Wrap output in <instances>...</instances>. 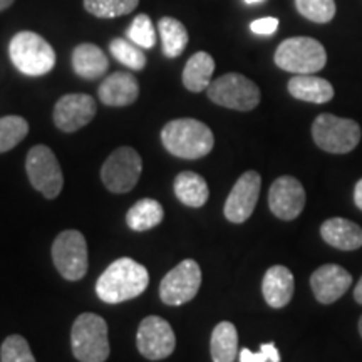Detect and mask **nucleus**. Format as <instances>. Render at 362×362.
Returning a JSON list of instances; mask_svg holds the SVG:
<instances>
[{
  "label": "nucleus",
  "mask_w": 362,
  "mask_h": 362,
  "mask_svg": "<svg viewBox=\"0 0 362 362\" xmlns=\"http://www.w3.org/2000/svg\"><path fill=\"white\" fill-rule=\"evenodd\" d=\"M110 51L116 61L121 64L129 67L133 71H141L146 66V56H144L143 49L136 45L133 40L126 39H115L111 40Z\"/></svg>",
  "instance_id": "obj_29"
},
{
  "label": "nucleus",
  "mask_w": 362,
  "mask_h": 362,
  "mask_svg": "<svg viewBox=\"0 0 362 362\" xmlns=\"http://www.w3.org/2000/svg\"><path fill=\"white\" fill-rule=\"evenodd\" d=\"M361 126L354 119L334 115H320L312 124V138L317 146L334 155L351 153L361 141Z\"/></svg>",
  "instance_id": "obj_6"
},
{
  "label": "nucleus",
  "mask_w": 362,
  "mask_h": 362,
  "mask_svg": "<svg viewBox=\"0 0 362 362\" xmlns=\"http://www.w3.org/2000/svg\"><path fill=\"white\" fill-rule=\"evenodd\" d=\"M359 332H361V337H362V317H361V320H359Z\"/></svg>",
  "instance_id": "obj_39"
},
{
  "label": "nucleus",
  "mask_w": 362,
  "mask_h": 362,
  "mask_svg": "<svg viewBox=\"0 0 362 362\" xmlns=\"http://www.w3.org/2000/svg\"><path fill=\"white\" fill-rule=\"evenodd\" d=\"M354 202H356L357 208H361L362 210V178L357 181V185L354 188Z\"/></svg>",
  "instance_id": "obj_35"
},
{
  "label": "nucleus",
  "mask_w": 362,
  "mask_h": 362,
  "mask_svg": "<svg viewBox=\"0 0 362 362\" xmlns=\"http://www.w3.org/2000/svg\"><path fill=\"white\" fill-rule=\"evenodd\" d=\"M327 52L319 40L312 37L285 39L275 51V64L292 74H314L324 69Z\"/></svg>",
  "instance_id": "obj_5"
},
{
  "label": "nucleus",
  "mask_w": 362,
  "mask_h": 362,
  "mask_svg": "<svg viewBox=\"0 0 362 362\" xmlns=\"http://www.w3.org/2000/svg\"><path fill=\"white\" fill-rule=\"evenodd\" d=\"M0 362H35L29 342L22 336H8L0 347Z\"/></svg>",
  "instance_id": "obj_32"
},
{
  "label": "nucleus",
  "mask_w": 362,
  "mask_h": 362,
  "mask_svg": "<svg viewBox=\"0 0 362 362\" xmlns=\"http://www.w3.org/2000/svg\"><path fill=\"white\" fill-rule=\"evenodd\" d=\"M96 101L89 94H66L54 106V124L64 133H74L96 116Z\"/></svg>",
  "instance_id": "obj_14"
},
{
  "label": "nucleus",
  "mask_w": 362,
  "mask_h": 362,
  "mask_svg": "<svg viewBox=\"0 0 362 362\" xmlns=\"http://www.w3.org/2000/svg\"><path fill=\"white\" fill-rule=\"evenodd\" d=\"M25 171L29 176L30 185L44 194L47 200L59 197L64 187V176H62L61 165L51 148L37 144L27 153Z\"/></svg>",
  "instance_id": "obj_8"
},
{
  "label": "nucleus",
  "mask_w": 362,
  "mask_h": 362,
  "mask_svg": "<svg viewBox=\"0 0 362 362\" xmlns=\"http://www.w3.org/2000/svg\"><path fill=\"white\" fill-rule=\"evenodd\" d=\"M215 72V61L208 52H197L188 59L187 66L183 69L185 88L192 93H202L206 90L211 84V76Z\"/></svg>",
  "instance_id": "obj_22"
},
{
  "label": "nucleus",
  "mask_w": 362,
  "mask_h": 362,
  "mask_svg": "<svg viewBox=\"0 0 362 362\" xmlns=\"http://www.w3.org/2000/svg\"><path fill=\"white\" fill-rule=\"evenodd\" d=\"M143 170V161L134 148H117L107 156L101 168L104 187L112 193L131 192L138 183Z\"/></svg>",
  "instance_id": "obj_10"
},
{
  "label": "nucleus",
  "mask_w": 362,
  "mask_h": 362,
  "mask_svg": "<svg viewBox=\"0 0 362 362\" xmlns=\"http://www.w3.org/2000/svg\"><path fill=\"white\" fill-rule=\"evenodd\" d=\"M352 277L341 265L327 264L319 267L310 277V287L320 304H334L349 291Z\"/></svg>",
  "instance_id": "obj_16"
},
{
  "label": "nucleus",
  "mask_w": 362,
  "mask_h": 362,
  "mask_svg": "<svg viewBox=\"0 0 362 362\" xmlns=\"http://www.w3.org/2000/svg\"><path fill=\"white\" fill-rule=\"evenodd\" d=\"M269 206L280 220H296L305 206V189L293 176H280L272 183Z\"/></svg>",
  "instance_id": "obj_15"
},
{
  "label": "nucleus",
  "mask_w": 362,
  "mask_h": 362,
  "mask_svg": "<svg viewBox=\"0 0 362 362\" xmlns=\"http://www.w3.org/2000/svg\"><path fill=\"white\" fill-rule=\"evenodd\" d=\"M175 194L183 205L192 208H200L210 197V189L205 178L193 171H183L175 178Z\"/></svg>",
  "instance_id": "obj_23"
},
{
  "label": "nucleus",
  "mask_w": 362,
  "mask_h": 362,
  "mask_svg": "<svg viewBox=\"0 0 362 362\" xmlns=\"http://www.w3.org/2000/svg\"><path fill=\"white\" fill-rule=\"evenodd\" d=\"M52 260L59 274L76 282L88 272V243L78 230H64L52 243Z\"/></svg>",
  "instance_id": "obj_9"
},
{
  "label": "nucleus",
  "mask_w": 362,
  "mask_h": 362,
  "mask_svg": "<svg viewBox=\"0 0 362 362\" xmlns=\"http://www.w3.org/2000/svg\"><path fill=\"white\" fill-rule=\"evenodd\" d=\"M139 0H84V8L99 19H115L138 7Z\"/></svg>",
  "instance_id": "obj_28"
},
{
  "label": "nucleus",
  "mask_w": 362,
  "mask_h": 362,
  "mask_svg": "<svg viewBox=\"0 0 362 362\" xmlns=\"http://www.w3.org/2000/svg\"><path fill=\"white\" fill-rule=\"evenodd\" d=\"M320 235L329 245L339 250H357L362 247V228L346 218H329L320 226Z\"/></svg>",
  "instance_id": "obj_19"
},
{
  "label": "nucleus",
  "mask_w": 362,
  "mask_h": 362,
  "mask_svg": "<svg viewBox=\"0 0 362 362\" xmlns=\"http://www.w3.org/2000/svg\"><path fill=\"white\" fill-rule=\"evenodd\" d=\"M296 7L302 17L315 24H327L337 11L334 0H296Z\"/></svg>",
  "instance_id": "obj_30"
},
{
  "label": "nucleus",
  "mask_w": 362,
  "mask_h": 362,
  "mask_svg": "<svg viewBox=\"0 0 362 362\" xmlns=\"http://www.w3.org/2000/svg\"><path fill=\"white\" fill-rule=\"evenodd\" d=\"M138 351L149 361H161L173 354L176 337L171 325L163 317L149 315L143 319L136 336Z\"/></svg>",
  "instance_id": "obj_12"
},
{
  "label": "nucleus",
  "mask_w": 362,
  "mask_h": 362,
  "mask_svg": "<svg viewBox=\"0 0 362 362\" xmlns=\"http://www.w3.org/2000/svg\"><path fill=\"white\" fill-rule=\"evenodd\" d=\"M13 4V0H0V12L6 11V8H8Z\"/></svg>",
  "instance_id": "obj_37"
},
{
  "label": "nucleus",
  "mask_w": 362,
  "mask_h": 362,
  "mask_svg": "<svg viewBox=\"0 0 362 362\" xmlns=\"http://www.w3.org/2000/svg\"><path fill=\"white\" fill-rule=\"evenodd\" d=\"M110 62L98 45L79 44L72 52V69L79 78L94 81L103 78L107 72Z\"/></svg>",
  "instance_id": "obj_20"
},
{
  "label": "nucleus",
  "mask_w": 362,
  "mask_h": 362,
  "mask_svg": "<svg viewBox=\"0 0 362 362\" xmlns=\"http://www.w3.org/2000/svg\"><path fill=\"white\" fill-rule=\"evenodd\" d=\"M293 275L292 272L284 265H274L265 272L264 282H262V292H264L265 302L274 309H282L292 300L293 296Z\"/></svg>",
  "instance_id": "obj_18"
},
{
  "label": "nucleus",
  "mask_w": 362,
  "mask_h": 362,
  "mask_svg": "<svg viewBox=\"0 0 362 362\" xmlns=\"http://www.w3.org/2000/svg\"><path fill=\"white\" fill-rule=\"evenodd\" d=\"M288 93L305 103L324 104L334 98V88L327 79L312 74H297L288 81Z\"/></svg>",
  "instance_id": "obj_21"
},
{
  "label": "nucleus",
  "mask_w": 362,
  "mask_h": 362,
  "mask_svg": "<svg viewBox=\"0 0 362 362\" xmlns=\"http://www.w3.org/2000/svg\"><path fill=\"white\" fill-rule=\"evenodd\" d=\"M202 269L192 259L183 260L165 275L160 284V297L166 305H183L200 291Z\"/></svg>",
  "instance_id": "obj_11"
},
{
  "label": "nucleus",
  "mask_w": 362,
  "mask_h": 362,
  "mask_svg": "<svg viewBox=\"0 0 362 362\" xmlns=\"http://www.w3.org/2000/svg\"><path fill=\"white\" fill-rule=\"evenodd\" d=\"M206 94L215 104L235 111H252L260 103L259 86L238 72H228L211 81Z\"/></svg>",
  "instance_id": "obj_7"
},
{
  "label": "nucleus",
  "mask_w": 362,
  "mask_h": 362,
  "mask_svg": "<svg viewBox=\"0 0 362 362\" xmlns=\"http://www.w3.org/2000/svg\"><path fill=\"white\" fill-rule=\"evenodd\" d=\"M354 298H356L357 304L362 305V277L359 280V284H357L356 288H354Z\"/></svg>",
  "instance_id": "obj_36"
},
{
  "label": "nucleus",
  "mask_w": 362,
  "mask_h": 362,
  "mask_svg": "<svg viewBox=\"0 0 362 362\" xmlns=\"http://www.w3.org/2000/svg\"><path fill=\"white\" fill-rule=\"evenodd\" d=\"M161 141L173 156L198 160L214 149L215 138L205 123L192 117H181L165 124L161 129Z\"/></svg>",
  "instance_id": "obj_2"
},
{
  "label": "nucleus",
  "mask_w": 362,
  "mask_h": 362,
  "mask_svg": "<svg viewBox=\"0 0 362 362\" xmlns=\"http://www.w3.org/2000/svg\"><path fill=\"white\" fill-rule=\"evenodd\" d=\"M279 19L275 17H264V19H257L250 24V30L257 35H272L277 33Z\"/></svg>",
  "instance_id": "obj_34"
},
{
  "label": "nucleus",
  "mask_w": 362,
  "mask_h": 362,
  "mask_svg": "<svg viewBox=\"0 0 362 362\" xmlns=\"http://www.w3.org/2000/svg\"><path fill=\"white\" fill-rule=\"evenodd\" d=\"M238 352V332L232 322H220L211 334L214 362H233Z\"/></svg>",
  "instance_id": "obj_25"
},
{
  "label": "nucleus",
  "mask_w": 362,
  "mask_h": 362,
  "mask_svg": "<svg viewBox=\"0 0 362 362\" xmlns=\"http://www.w3.org/2000/svg\"><path fill=\"white\" fill-rule=\"evenodd\" d=\"M128 37L133 40L136 45H139L141 49H151L156 44V33L155 25L146 13H139L138 17H134V21L131 22L128 29Z\"/></svg>",
  "instance_id": "obj_31"
},
{
  "label": "nucleus",
  "mask_w": 362,
  "mask_h": 362,
  "mask_svg": "<svg viewBox=\"0 0 362 362\" xmlns=\"http://www.w3.org/2000/svg\"><path fill=\"white\" fill-rule=\"evenodd\" d=\"M29 133V123L21 116L0 117V153L11 151Z\"/></svg>",
  "instance_id": "obj_27"
},
{
  "label": "nucleus",
  "mask_w": 362,
  "mask_h": 362,
  "mask_svg": "<svg viewBox=\"0 0 362 362\" xmlns=\"http://www.w3.org/2000/svg\"><path fill=\"white\" fill-rule=\"evenodd\" d=\"M8 56L17 71L33 78L47 74L56 66V52L52 45L42 35L30 30H22L13 35L8 44Z\"/></svg>",
  "instance_id": "obj_3"
},
{
  "label": "nucleus",
  "mask_w": 362,
  "mask_h": 362,
  "mask_svg": "<svg viewBox=\"0 0 362 362\" xmlns=\"http://www.w3.org/2000/svg\"><path fill=\"white\" fill-rule=\"evenodd\" d=\"M262 178L257 171H247L237 180L225 202V216L232 223H243L250 218L259 202Z\"/></svg>",
  "instance_id": "obj_13"
},
{
  "label": "nucleus",
  "mask_w": 362,
  "mask_h": 362,
  "mask_svg": "<svg viewBox=\"0 0 362 362\" xmlns=\"http://www.w3.org/2000/svg\"><path fill=\"white\" fill-rule=\"evenodd\" d=\"M163 218H165V210L161 203L151 198H144L134 203L126 215L128 226L134 232H146V230L155 228L161 223Z\"/></svg>",
  "instance_id": "obj_24"
},
{
  "label": "nucleus",
  "mask_w": 362,
  "mask_h": 362,
  "mask_svg": "<svg viewBox=\"0 0 362 362\" xmlns=\"http://www.w3.org/2000/svg\"><path fill=\"white\" fill-rule=\"evenodd\" d=\"M149 274L133 259H119L107 267L98 279L96 293L106 304H119L131 300L148 288Z\"/></svg>",
  "instance_id": "obj_1"
},
{
  "label": "nucleus",
  "mask_w": 362,
  "mask_h": 362,
  "mask_svg": "<svg viewBox=\"0 0 362 362\" xmlns=\"http://www.w3.org/2000/svg\"><path fill=\"white\" fill-rule=\"evenodd\" d=\"M262 2V0H245V4H248V6H252V4H259Z\"/></svg>",
  "instance_id": "obj_38"
},
{
  "label": "nucleus",
  "mask_w": 362,
  "mask_h": 362,
  "mask_svg": "<svg viewBox=\"0 0 362 362\" xmlns=\"http://www.w3.org/2000/svg\"><path fill=\"white\" fill-rule=\"evenodd\" d=\"M158 30L161 35L163 54L166 57H178L180 54H183L188 45L187 27L173 17H161L158 22Z\"/></svg>",
  "instance_id": "obj_26"
},
{
  "label": "nucleus",
  "mask_w": 362,
  "mask_h": 362,
  "mask_svg": "<svg viewBox=\"0 0 362 362\" xmlns=\"http://www.w3.org/2000/svg\"><path fill=\"white\" fill-rule=\"evenodd\" d=\"M240 362H280V352L275 344H262L259 352L250 349L240 351Z\"/></svg>",
  "instance_id": "obj_33"
},
{
  "label": "nucleus",
  "mask_w": 362,
  "mask_h": 362,
  "mask_svg": "<svg viewBox=\"0 0 362 362\" xmlns=\"http://www.w3.org/2000/svg\"><path fill=\"white\" fill-rule=\"evenodd\" d=\"M72 354L79 362H104L110 357L107 324L96 314H81L71 330Z\"/></svg>",
  "instance_id": "obj_4"
},
{
  "label": "nucleus",
  "mask_w": 362,
  "mask_h": 362,
  "mask_svg": "<svg viewBox=\"0 0 362 362\" xmlns=\"http://www.w3.org/2000/svg\"><path fill=\"white\" fill-rule=\"evenodd\" d=\"M139 96L138 81L129 72H115L99 86V99L111 107H123L133 104Z\"/></svg>",
  "instance_id": "obj_17"
}]
</instances>
